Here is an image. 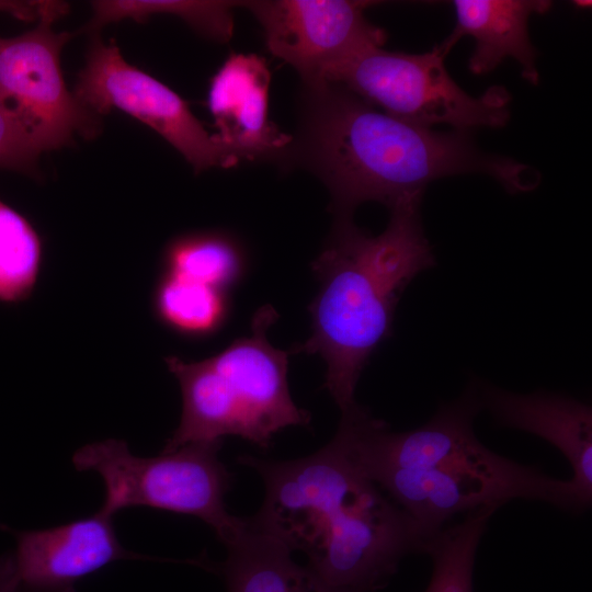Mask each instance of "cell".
Listing matches in <instances>:
<instances>
[{
    "label": "cell",
    "mask_w": 592,
    "mask_h": 592,
    "mask_svg": "<svg viewBox=\"0 0 592 592\" xmlns=\"http://www.w3.org/2000/svg\"><path fill=\"white\" fill-rule=\"evenodd\" d=\"M309 89L305 158L330 191L338 220H351L369 201L391 209L422 200L429 183L454 174L485 173L510 193L540 182L534 168L481 151L466 132L406 122L333 83Z\"/></svg>",
    "instance_id": "cell-3"
},
{
    "label": "cell",
    "mask_w": 592,
    "mask_h": 592,
    "mask_svg": "<svg viewBox=\"0 0 592 592\" xmlns=\"http://www.w3.org/2000/svg\"><path fill=\"white\" fill-rule=\"evenodd\" d=\"M59 1H12L0 0V12L8 13L25 22L38 21Z\"/></svg>",
    "instance_id": "cell-22"
},
{
    "label": "cell",
    "mask_w": 592,
    "mask_h": 592,
    "mask_svg": "<svg viewBox=\"0 0 592 592\" xmlns=\"http://www.w3.org/2000/svg\"><path fill=\"white\" fill-rule=\"evenodd\" d=\"M42 153L18 117L0 100V170L37 178Z\"/></svg>",
    "instance_id": "cell-21"
},
{
    "label": "cell",
    "mask_w": 592,
    "mask_h": 592,
    "mask_svg": "<svg viewBox=\"0 0 592 592\" xmlns=\"http://www.w3.org/2000/svg\"><path fill=\"white\" fill-rule=\"evenodd\" d=\"M73 94L98 117L116 109L143 122L174 147L196 173L239 162L206 130L185 100L129 64L114 41L92 39Z\"/></svg>",
    "instance_id": "cell-9"
},
{
    "label": "cell",
    "mask_w": 592,
    "mask_h": 592,
    "mask_svg": "<svg viewBox=\"0 0 592 592\" xmlns=\"http://www.w3.org/2000/svg\"><path fill=\"white\" fill-rule=\"evenodd\" d=\"M152 306L159 321L189 338L213 334L228 312L226 291L166 272L155 288Z\"/></svg>",
    "instance_id": "cell-17"
},
{
    "label": "cell",
    "mask_w": 592,
    "mask_h": 592,
    "mask_svg": "<svg viewBox=\"0 0 592 592\" xmlns=\"http://www.w3.org/2000/svg\"><path fill=\"white\" fill-rule=\"evenodd\" d=\"M0 592H21L12 554L0 557Z\"/></svg>",
    "instance_id": "cell-23"
},
{
    "label": "cell",
    "mask_w": 592,
    "mask_h": 592,
    "mask_svg": "<svg viewBox=\"0 0 592 592\" xmlns=\"http://www.w3.org/2000/svg\"><path fill=\"white\" fill-rule=\"evenodd\" d=\"M456 24L440 44L448 54L463 36L475 39L468 67L475 75L493 70L505 58L515 59L525 80L538 82L536 50L528 36V20L547 12L546 0H455Z\"/></svg>",
    "instance_id": "cell-14"
},
{
    "label": "cell",
    "mask_w": 592,
    "mask_h": 592,
    "mask_svg": "<svg viewBox=\"0 0 592 592\" xmlns=\"http://www.w3.org/2000/svg\"><path fill=\"white\" fill-rule=\"evenodd\" d=\"M480 398L482 408L501 425L539 436L565 455L572 468L569 480L588 509L592 501L591 407L561 395H522L494 387L485 388Z\"/></svg>",
    "instance_id": "cell-13"
},
{
    "label": "cell",
    "mask_w": 592,
    "mask_h": 592,
    "mask_svg": "<svg viewBox=\"0 0 592 592\" xmlns=\"http://www.w3.org/2000/svg\"><path fill=\"white\" fill-rule=\"evenodd\" d=\"M67 12L60 1L31 31L0 36V100L42 152L71 145L78 136L93 138L101 127L100 117L81 105L64 79L60 54L73 34L53 25Z\"/></svg>",
    "instance_id": "cell-8"
},
{
    "label": "cell",
    "mask_w": 592,
    "mask_h": 592,
    "mask_svg": "<svg viewBox=\"0 0 592 592\" xmlns=\"http://www.w3.org/2000/svg\"><path fill=\"white\" fill-rule=\"evenodd\" d=\"M277 319L273 307L253 316L252 331L202 361L166 357L182 395L180 423L162 452L192 443L223 442L236 435L267 448L273 436L292 425H307L309 413L292 399L288 357L274 348L266 331Z\"/></svg>",
    "instance_id": "cell-5"
},
{
    "label": "cell",
    "mask_w": 592,
    "mask_h": 592,
    "mask_svg": "<svg viewBox=\"0 0 592 592\" xmlns=\"http://www.w3.org/2000/svg\"><path fill=\"white\" fill-rule=\"evenodd\" d=\"M494 508H482L445 526L428 542L424 553L432 558V573L423 592H474L477 548Z\"/></svg>",
    "instance_id": "cell-19"
},
{
    "label": "cell",
    "mask_w": 592,
    "mask_h": 592,
    "mask_svg": "<svg viewBox=\"0 0 592 592\" xmlns=\"http://www.w3.org/2000/svg\"><path fill=\"white\" fill-rule=\"evenodd\" d=\"M447 54L439 45L423 54L373 47L356 54L327 77L383 112L429 127L446 124L454 130L500 128L510 119L511 95L500 86L471 96L444 66Z\"/></svg>",
    "instance_id": "cell-7"
},
{
    "label": "cell",
    "mask_w": 592,
    "mask_h": 592,
    "mask_svg": "<svg viewBox=\"0 0 592 592\" xmlns=\"http://www.w3.org/2000/svg\"><path fill=\"white\" fill-rule=\"evenodd\" d=\"M163 267L166 273L226 291L242 273L243 254L226 234L191 232L167 246Z\"/></svg>",
    "instance_id": "cell-18"
},
{
    "label": "cell",
    "mask_w": 592,
    "mask_h": 592,
    "mask_svg": "<svg viewBox=\"0 0 592 592\" xmlns=\"http://www.w3.org/2000/svg\"><path fill=\"white\" fill-rule=\"evenodd\" d=\"M371 3L261 0L242 4L261 24L269 50L294 67L309 88H316L348 59L385 44V31L364 15Z\"/></svg>",
    "instance_id": "cell-10"
},
{
    "label": "cell",
    "mask_w": 592,
    "mask_h": 592,
    "mask_svg": "<svg viewBox=\"0 0 592 592\" xmlns=\"http://www.w3.org/2000/svg\"><path fill=\"white\" fill-rule=\"evenodd\" d=\"M271 72L255 54L232 53L212 77L207 106L218 143L239 161L277 153L291 143L269 117Z\"/></svg>",
    "instance_id": "cell-12"
},
{
    "label": "cell",
    "mask_w": 592,
    "mask_h": 592,
    "mask_svg": "<svg viewBox=\"0 0 592 592\" xmlns=\"http://www.w3.org/2000/svg\"><path fill=\"white\" fill-rule=\"evenodd\" d=\"M480 409V394L473 386L442 405L425 424L406 432H392L357 403L342 411L335 435L408 514L424 549L455 515L499 509L515 499L584 510L570 480L553 478L485 446L474 431Z\"/></svg>",
    "instance_id": "cell-1"
},
{
    "label": "cell",
    "mask_w": 592,
    "mask_h": 592,
    "mask_svg": "<svg viewBox=\"0 0 592 592\" xmlns=\"http://www.w3.org/2000/svg\"><path fill=\"white\" fill-rule=\"evenodd\" d=\"M223 442L192 443L153 457L134 455L116 439L80 447L72 456L79 471H95L104 482L100 509L113 516L134 506H146L201 519L226 545L244 525L231 515L225 497L231 474L218 457Z\"/></svg>",
    "instance_id": "cell-6"
},
{
    "label": "cell",
    "mask_w": 592,
    "mask_h": 592,
    "mask_svg": "<svg viewBox=\"0 0 592 592\" xmlns=\"http://www.w3.org/2000/svg\"><path fill=\"white\" fill-rule=\"evenodd\" d=\"M238 2L203 0H99L92 1V16L86 32L130 19L144 22L156 14H170L187 23L202 35L220 42L232 35V8Z\"/></svg>",
    "instance_id": "cell-16"
},
{
    "label": "cell",
    "mask_w": 592,
    "mask_h": 592,
    "mask_svg": "<svg viewBox=\"0 0 592 592\" xmlns=\"http://www.w3.org/2000/svg\"><path fill=\"white\" fill-rule=\"evenodd\" d=\"M421 200L392 207L386 229L372 236L351 220H338L312 262L319 289L308 307L311 334L292 353L320 355L325 387L341 411L354 394L369 357L392 331L396 306L409 283L435 265L425 237Z\"/></svg>",
    "instance_id": "cell-4"
},
{
    "label": "cell",
    "mask_w": 592,
    "mask_h": 592,
    "mask_svg": "<svg viewBox=\"0 0 592 592\" xmlns=\"http://www.w3.org/2000/svg\"><path fill=\"white\" fill-rule=\"evenodd\" d=\"M261 476L265 496L250 517L340 592H376L401 559L424 551L408 514L360 467L341 440L293 460L241 455Z\"/></svg>",
    "instance_id": "cell-2"
},
{
    "label": "cell",
    "mask_w": 592,
    "mask_h": 592,
    "mask_svg": "<svg viewBox=\"0 0 592 592\" xmlns=\"http://www.w3.org/2000/svg\"><path fill=\"white\" fill-rule=\"evenodd\" d=\"M113 516L95 514L66 524L15 532L12 554L21 592H77L84 577L121 559H144L125 549Z\"/></svg>",
    "instance_id": "cell-11"
},
{
    "label": "cell",
    "mask_w": 592,
    "mask_h": 592,
    "mask_svg": "<svg viewBox=\"0 0 592 592\" xmlns=\"http://www.w3.org/2000/svg\"><path fill=\"white\" fill-rule=\"evenodd\" d=\"M218 565L228 592H340L323 583L292 550L251 521L226 545Z\"/></svg>",
    "instance_id": "cell-15"
},
{
    "label": "cell",
    "mask_w": 592,
    "mask_h": 592,
    "mask_svg": "<svg viewBox=\"0 0 592 592\" xmlns=\"http://www.w3.org/2000/svg\"><path fill=\"white\" fill-rule=\"evenodd\" d=\"M43 262L34 226L0 198V301L16 304L33 293Z\"/></svg>",
    "instance_id": "cell-20"
}]
</instances>
